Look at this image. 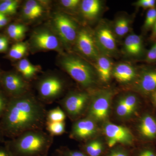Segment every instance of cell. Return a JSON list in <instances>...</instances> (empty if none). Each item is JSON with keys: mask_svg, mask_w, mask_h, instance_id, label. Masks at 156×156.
Returning a JSON list of instances; mask_svg holds the SVG:
<instances>
[{"mask_svg": "<svg viewBox=\"0 0 156 156\" xmlns=\"http://www.w3.org/2000/svg\"><path fill=\"white\" fill-rule=\"evenodd\" d=\"M52 139L38 130L24 132L17 136L11 144L14 156H41L48 154Z\"/></svg>", "mask_w": 156, "mask_h": 156, "instance_id": "obj_2", "label": "cell"}, {"mask_svg": "<svg viewBox=\"0 0 156 156\" xmlns=\"http://www.w3.org/2000/svg\"><path fill=\"white\" fill-rule=\"evenodd\" d=\"M60 64L71 76L84 87H89L94 83L92 69L85 62L73 56H66L61 59Z\"/></svg>", "mask_w": 156, "mask_h": 156, "instance_id": "obj_3", "label": "cell"}, {"mask_svg": "<svg viewBox=\"0 0 156 156\" xmlns=\"http://www.w3.org/2000/svg\"><path fill=\"white\" fill-rule=\"evenodd\" d=\"M60 3L66 9L73 10L77 8L81 2L80 0H61Z\"/></svg>", "mask_w": 156, "mask_h": 156, "instance_id": "obj_33", "label": "cell"}, {"mask_svg": "<svg viewBox=\"0 0 156 156\" xmlns=\"http://www.w3.org/2000/svg\"><path fill=\"white\" fill-rule=\"evenodd\" d=\"M105 156H131L130 153L122 147H115L112 149Z\"/></svg>", "mask_w": 156, "mask_h": 156, "instance_id": "obj_32", "label": "cell"}, {"mask_svg": "<svg viewBox=\"0 0 156 156\" xmlns=\"http://www.w3.org/2000/svg\"><path fill=\"white\" fill-rule=\"evenodd\" d=\"M76 42L78 50L85 56L95 59L99 56L92 34L87 29L78 31Z\"/></svg>", "mask_w": 156, "mask_h": 156, "instance_id": "obj_9", "label": "cell"}, {"mask_svg": "<svg viewBox=\"0 0 156 156\" xmlns=\"http://www.w3.org/2000/svg\"><path fill=\"white\" fill-rule=\"evenodd\" d=\"M31 44L37 50H60V40L55 34L47 29L36 31L32 36Z\"/></svg>", "mask_w": 156, "mask_h": 156, "instance_id": "obj_6", "label": "cell"}, {"mask_svg": "<svg viewBox=\"0 0 156 156\" xmlns=\"http://www.w3.org/2000/svg\"><path fill=\"white\" fill-rule=\"evenodd\" d=\"M95 67L99 78L103 82H108L112 71V63L110 59L104 56H99L96 59Z\"/></svg>", "mask_w": 156, "mask_h": 156, "instance_id": "obj_18", "label": "cell"}, {"mask_svg": "<svg viewBox=\"0 0 156 156\" xmlns=\"http://www.w3.org/2000/svg\"><path fill=\"white\" fill-rule=\"evenodd\" d=\"M145 61L149 63L156 62V41L151 48L147 51L145 57Z\"/></svg>", "mask_w": 156, "mask_h": 156, "instance_id": "obj_34", "label": "cell"}, {"mask_svg": "<svg viewBox=\"0 0 156 156\" xmlns=\"http://www.w3.org/2000/svg\"><path fill=\"white\" fill-rule=\"evenodd\" d=\"M22 14L23 17L28 20H34L39 18L38 16L34 12L24 5L23 7Z\"/></svg>", "mask_w": 156, "mask_h": 156, "instance_id": "obj_36", "label": "cell"}, {"mask_svg": "<svg viewBox=\"0 0 156 156\" xmlns=\"http://www.w3.org/2000/svg\"><path fill=\"white\" fill-rule=\"evenodd\" d=\"M17 69L23 78L30 79L33 77L39 71V68L34 65L28 59L22 58L17 65Z\"/></svg>", "mask_w": 156, "mask_h": 156, "instance_id": "obj_20", "label": "cell"}, {"mask_svg": "<svg viewBox=\"0 0 156 156\" xmlns=\"http://www.w3.org/2000/svg\"><path fill=\"white\" fill-rule=\"evenodd\" d=\"M26 27L22 24H11L7 28V33L11 38L19 41L25 36Z\"/></svg>", "mask_w": 156, "mask_h": 156, "instance_id": "obj_21", "label": "cell"}, {"mask_svg": "<svg viewBox=\"0 0 156 156\" xmlns=\"http://www.w3.org/2000/svg\"><path fill=\"white\" fill-rule=\"evenodd\" d=\"M6 91L14 97L23 95L27 89V84L22 76L15 73H8L2 78Z\"/></svg>", "mask_w": 156, "mask_h": 156, "instance_id": "obj_12", "label": "cell"}, {"mask_svg": "<svg viewBox=\"0 0 156 156\" xmlns=\"http://www.w3.org/2000/svg\"><path fill=\"white\" fill-rule=\"evenodd\" d=\"M104 131L109 147H113L117 144L130 145L133 142V134L129 129L124 126L108 123L105 127Z\"/></svg>", "mask_w": 156, "mask_h": 156, "instance_id": "obj_5", "label": "cell"}, {"mask_svg": "<svg viewBox=\"0 0 156 156\" xmlns=\"http://www.w3.org/2000/svg\"><path fill=\"white\" fill-rule=\"evenodd\" d=\"M96 131V126L91 119H84L75 123L72 135L78 139H85L92 136Z\"/></svg>", "mask_w": 156, "mask_h": 156, "instance_id": "obj_15", "label": "cell"}, {"mask_svg": "<svg viewBox=\"0 0 156 156\" xmlns=\"http://www.w3.org/2000/svg\"><path fill=\"white\" fill-rule=\"evenodd\" d=\"M151 30H152V32L151 35V38L152 40H156V22L154 24Z\"/></svg>", "mask_w": 156, "mask_h": 156, "instance_id": "obj_43", "label": "cell"}, {"mask_svg": "<svg viewBox=\"0 0 156 156\" xmlns=\"http://www.w3.org/2000/svg\"><path fill=\"white\" fill-rule=\"evenodd\" d=\"M9 48V41L6 37H0V53L4 52Z\"/></svg>", "mask_w": 156, "mask_h": 156, "instance_id": "obj_39", "label": "cell"}, {"mask_svg": "<svg viewBox=\"0 0 156 156\" xmlns=\"http://www.w3.org/2000/svg\"></svg>", "mask_w": 156, "mask_h": 156, "instance_id": "obj_49", "label": "cell"}, {"mask_svg": "<svg viewBox=\"0 0 156 156\" xmlns=\"http://www.w3.org/2000/svg\"><path fill=\"white\" fill-rule=\"evenodd\" d=\"M47 155H48V154L44 155L41 156H47Z\"/></svg>", "mask_w": 156, "mask_h": 156, "instance_id": "obj_46", "label": "cell"}, {"mask_svg": "<svg viewBox=\"0 0 156 156\" xmlns=\"http://www.w3.org/2000/svg\"><path fill=\"white\" fill-rule=\"evenodd\" d=\"M16 11L14 9H11L9 6L6 5L4 2H2L0 3V13L5 14V15H11L15 14Z\"/></svg>", "mask_w": 156, "mask_h": 156, "instance_id": "obj_37", "label": "cell"}, {"mask_svg": "<svg viewBox=\"0 0 156 156\" xmlns=\"http://www.w3.org/2000/svg\"><path fill=\"white\" fill-rule=\"evenodd\" d=\"M137 131L141 139L146 144L156 143V116L145 112L140 117Z\"/></svg>", "mask_w": 156, "mask_h": 156, "instance_id": "obj_8", "label": "cell"}, {"mask_svg": "<svg viewBox=\"0 0 156 156\" xmlns=\"http://www.w3.org/2000/svg\"><path fill=\"white\" fill-rule=\"evenodd\" d=\"M27 50V46L24 42H18L11 47L9 51V57L14 59H21Z\"/></svg>", "mask_w": 156, "mask_h": 156, "instance_id": "obj_22", "label": "cell"}, {"mask_svg": "<svg viewBox=\"0 0 156 156\" xmlns=\"http://www.w3.org/2000/svg\"><path fill=\"white\" fill-rule=\"evenodd\" d=\"M65 119V114L59 107L51 110L47 115L48 122H64Z\"/></svg>", "mask_w": 156, "mask_h": 156, "instance_id": "obj_28", "label": "cell"}, {"mask_svg": "<svg viewBox=\"0 0 156 156\" xmlns=\"http://www.w3.org/2000/svg\"><path fill=\"white\" fill-rule=\"evenodd\" d=\"M47 129L52 135H59L64 133L65 130V124L64 122H48Z\"/></svg>", "mask_w": 156, "mask_h": 156, "instance_id": "obj_25", "label": "cell"}, {"mask_svg": "<svg viewBox=\"0 0 156 156\" xmlns=\"http://www.w3.org/2000/svg\"><path fill=\"white\" fill-rule=\"evenodd\" d=\"M125 105L133 112L136 110L138 101L137 97L135 95H129L121 98Z\"/></svg>", "mask_w": 156, "mask_h": 156, "instance_id": "obj_30", "label": "cell"}, {"mask_svg": "<svg viewBox=\"0 0 156 156\" xmlns=\"http://www.w3.org/2000/svg\"><path fill=\"white\" fill-rule=\"evenodd\" d=\"M59 152L62 156H88L86 153L79 151L65 150Z\"/></svg>", "mask_w": 156, "mask_h": 156, "instance_id": "obj_38", "label": "cell"}, {"mask_svg": "<svg viewBox=\"0 0 156 156\" xmlns=\"http://www.w3.org/2000/svg\"><path fill=\"white\" fill-rule=\"evenodd\" d=\"M45 116L44 107L34 98L23 95L14 97L8 102L1 129L9 136H17L27 131L38 130Z\"/></svg>", "mask_w": 156, "mask_h": 156, "instance_id": "obj_1", "label": "cell"}, {"mask_svg": "<svg viewBox=\"0 0 156 156\" xmlns=\"http://www.w3.org/2000/svg\"><path fill=\"white\" fill-rule=\"evenodd\" d=\"M124 49L126 53L130 56H141L144 52L142 37L134 34L128 36L124 42Z\"/></svg>", "mask_w": 156, "mask_h": 156, "instance_id": "obj_16", "label": "cell"}, {"mask_svg": "<svg viewBox=\"0 0 156 156\" xmlns=\"http://www.w3.org/2000/svg\"><path fill=\"white\" fill-rule=\"evenodd\" d=\"M63 89V84L56 76L48 77L43 79L39 84V94L45 99H52L60 95Z\"/></svg>", "mask_w": 156, "mask_h": 156, "instance_id": "obj_10", "label": "cell"}, {"mask_svg": "<svg viewBox=\"0 0 156 156\" xmlns=\"http://www.w3.org/2000/svg\"><path fill=\"white\" fill-rule=\"evenodd\" d=\"M145 144L136 150L133 156H156V149L154 144Z\"/></svg>", "mask_w": 156, "mask_h": 156, "instance_id": "obj_27", "label": "cell"}, {"mask_svg": "<svg viewBox=\"0 0 156 156\" xmlns=\"http://www.w3.org/2000/svg\"><path fill=\"white\" fill-rule=\"evenodd\" d=\"M53 26L59 40L65 45L76 42L78 33L76 23L65 14H58L53 19Z\"/></svg>", "mask_w": 156, "mask_h": 156, "instance_id": "obj_4", "label": "cell"}, {"mask_svg": "<svg viewBox=\"0 0 156 156\" xmlns=\"http://www.w3.org/2000/svg\"><path fill=\"white\" fill-rule=\"evenodd\" d=\"M98 44L105 53H112L116 50V43L112 32L108 27L103 26L98 30L96 33Z\"/></svg>", "mask_w": 156, "mask_h": 156, "instance_id": "obj_13", "label": "cell"}, {"mask_svg": "<svg viewBox=\"0 0 156 156\" xmlns=\"http://www.w3.org/2000/svg\"><path fill=\"white\" fill-rule=\"evenodd\" d=\"M88 100L89 95L87 93H73L65 98L63 106L69 115L76 116L83 111Z\"/></svg>", "mask_w": 156, "mask_h": 156, "instance_id": "obj_11", "label": "cell"}, {"mask_svg": "<svg viewBox=\"0 0 156 156\" xmlns=\"http://www.w3.org/2000/svg\"><path fill=\"white\" fill-rule=\"evenodd\" d=\"M116 110L117 115L120 117L128 116L134 112L126 106L122 99L118 102Z\"/></svg>", "mask_w": 156, "mask_h": 156, "instance_id": "obj_31", "label": "cell"}, {"mask_svg": "<svg viewBox=\"0 0 156 156\" xmlns=\"http://www.w3.org/2000/svg\"><path fill=\"white\" fill-rule=\"evenodd\" d=\"M54 156H62V154L61 153H60V152L58 151V153H57V154H56V155H55Z\"/></svg>", "mask_w": 156, "mask_h": 156, "instance_id": "obj_45", "label": "cell"}, {"mask_svg": "<svg viewBox=\"0 0 156 156\" xmlns=\"http://www.w3.org/2000/svg\"><path fill=\"white\" fill-rule=\"evenodd\" d=\"M24 6L34 12L39 17H41L44 13V8L41 4L37 1L29 0L26 2Z\"/></svg>", "mask_w": 156, "mask_h": 156, "instance_id": "obj_29", "label": "cell"}, {"mask_svg": "<svg viewBox=\"0 0 156 156\" xmlns=\"http://www.w3.org/2000/svg\"><path fill=\"white\" fill-rule=\"evenodd\" d=\"M150 97L152 102L156 105V90L150 95Z\"/></svg>", "mask_w": 156, "mask_h": 156, "instance_id": "obj_44", "label": "cell"}, {"mask_svg": "<svg viewBox=\"0 0 156 156\" xmlns=\"http://www.w3.org/2000/svg\"><path fill=\"white\" fill-rule=\"evenodd\" d=\"M8 17L5 14L0 13V28L5 26L8 23Z\"/></svg>", "mask_w": 156, "mask_h": 156, "instance_id": "obj_42", "label": "cell"}, {"mask_svg": "<svg viewBox=\"0 0 156 156\" xmlns=\"http://www.w3.org/2000/svg\"><path fill=\"white\" fill-rule=\"evenodd\" d=\"M85 151L88 156H101L103 152V144L98 140H93L85 146Z\"/></svg>", "mask_w": 156, "mask_h": 156, "instance_id": "obj_23", "label": "cell"}, {"mask_svg": "<svg viewBox=\"0 0 156 156\" xmlns=\"http://www.w3.org/2000/svg\"><path fill=\"white\" fill-rule=\"evenodd\" d=\"M136 6L144 9H150L156 7L155 0H139L136 3Z\"/></svg>", "mask_w": 156, "mask_h": 156, "instance_id": "obj_35", "label": "cell"}, {"mask_svg": "<svg viewBox=\"0 0 156 156\" xmlns=\"http://www.w3.org/2000/svg\"></svg>", "mask_w": 156, "mask_h": 156, "instance_id": "obj_48", "label": "cell"}, {"mask_svg": "<svg viewBox=\"0 0 156 156\" xmlns=\"http://www.w3.org/2000/svg\"><path fill=\"white\" fill-rule=\"evenodd\" d=\"M156 22V7L148 10L143 25L144 30L147 32L151 30Z\"/></svg>", "mask_w": 156, "mask_h": 156, "instance_id": "obj_26", "label": "cell"}, {"mask_svg": "<svg viewBox=\"0 0 156 156\" xmlns=\"http://www.w3.org/2000/svg\"><path fill=\"white\" fill-rule=\"evenodd\" d=\"M0 136H1V132H0Z\"/></svg>", "mask_w": 156, "mask_h": 156, "instance_id": "obj_47", "label": "cell"}, {"mask_svg": "<svg viewBox=\"0 0 156 156\" xmlns=\"http://www.w3.org/2000/svg\"><path fill=\"white\" fill-rule=\"evenodd\" d=\"M0 156H14L10 150L7 148L0 147Z\"/></svg>", "mask_w": 156, "mask_h": 156, "instance_id": "obj_41", "label": "cell"}, {"mask_svg": "<svg viewBox=\"0 0 156 156\" xmlns=\"http://www.w3.org/2000/svg\"><path fill=\"white\" fill-rule=\"evenodd\" d=\"M140 93L150 95L156 90V68H148L140 73L137 84Z\"/></svg>", "mask_w": 156, "mask_h": 156, "instance_id": "obj_14", "label": "cell"}, {"mask_svg": "<svg viewBox=\"0 0 156 156\" xmlns=\"http://www.w3.org/2000/svg\"><path fill=\"white\" fill-rule=\"evenodd\" d=\"M112 75L121 83L130 82L136 77V70L131 66L126 63L117 65L112 69Z\"/></svg>", "mask_w": 156, "mask_h": 156, "instance_id": "obj_17", "label": "cell"}, {"mask_svg": "<svg viewBox=\"0 0 156 156\" xmlns=\"http://www.w3.org/2000/svg\"><path fill=\"white\" fill-rule=\"evenodd\" d=\"M112 97L111 92L105 91L95 97L89 108V115L92 119L100 121L107 118Z\"/></svg>", "mask_w": 156, "mask_h": 156, "instance_id": "obj_7", "label": "cell"}, {"mask_svg": "<svg viewBox=\"0 0 156 156\" xmlns=\"http://www.w3.org/2000/svg\"><path fill=\"white\" fill-rule=\"evenodd\" d=\"M129 30V23L125 18H121L115 23V31L119 37H123L128 33Z\"/></svg>", "mask_w": 156, "mask_h": 156, "instance_id": "obj_24", "label": "cell"}, {"mask_svg": "<svg viewBox=\"0 0 156 156\" xmlns=\"http://www.w3.org/2000/svg\"><path fill=\"white\" fill-rule=\"evenodd\" d=\"M8 103V102L5 97L0 93V116L4 114Z\"/></svg>", "mask_w": 156, "mask_h": 156, "instance_id": "obj_40", "label": "cell"}, {"mask_svg": "<svg viewBox=\"0 0 156 156\" xmlns=\"http://www.w3.org/2000/svg\"><path fill=\"white\" fill-rule=\"evenodd\" d=\"M80 5L82 14L88 20L96 18L101 9V4L98 0H83Z\"/></svg>", "mask_w": 156, "mask_h": 156, "instance_id": "obj_19", "label": "cell"}]
</instances>
